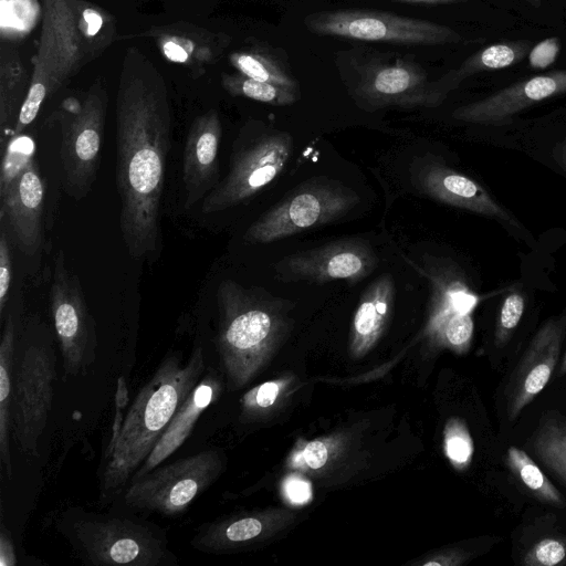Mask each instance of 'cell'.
<instances>
[{
	"mask_svg": "<svg viewBox=\"0 0 566 566\" xmlns=\"http://www.w3.org/2000/svg\"><path fill=\"white\" fill-rule=\"evenodd\" d=\"M524 297L520 293L509 294L502 303L495 329V345L504 346L518 325L524 313Z\"/></svg>",
	"mask_w": 566,
	"mask_h": 566,
	"instance_id": "d6a6232c",
	"label": "cell"
},
{
	"mask_svg": "<svg viewBox=\"0 0 566 566\" xmlns=\"http://www.w3.org/2000/svg\"><path fill=\"white\" fill-rule=\"evenodd\" d=\"M224 90L232 96H242L273 106L292 105L300 98V88H292L239 74L222 76Z\"/></svg>",
	"mask_w": 566,
	"mask_h": 566,
	"instance_id": "f1b7e54d",
	"label": "cell"
},
{
	"mask_svg": "<svg viewBox=\"0 0 566 566\" xmlns=\"http://www.w3.org/2000/svg\"><path fill=\"white\" fill-rule=\"evenodd\" d=\"M304 459L310 468L319 469L327 460V449L321 441L310 442L305 447Z\"/></svg>",
	"mask_w": 566,
	"mask_h": 566,
	"instance_id": "74e56055",
	"label": "cell"
},
{
	"mask_svg": "<svg viewBox=\"0 0 566 566\" xmlns=\"http://www.w3.org/2000/svg\"><path fill=\"white\" fill-rule=\"evenodd\" d=\"M220 392V381L207 373L195 386L171 418L154 449L133 474L132 480L144 476L170 457L186 441L201 413Z\"/></svg>",
	"mask_w": 566,
	"mask_h": 566,
	"instance_id": "ffe728a7",
	"label": "cell"
},
{
	"mask_svg": "<svg viewBox=\"0 0 566 566\" xmlns=\"http://www.w3.org/2000/svg\"><path fill=\"white\" fill-rule=\"evenodd\" d=\"M279 394V386L275 382H265L261 385L255 395L256 405L266 408L273 405Z\"/></svg>",
	"mask_w": 566,
	"mask_h": 566,
	"instance_id": "f35d334b",
	"label": "cell"
},
{
	"mask_svg": "<svg viewBox=\"0 0 566 566\" xmlns=\"http://www.w3.org/2000/svg\"><path fill=\"white\" fill-rule=\"evenodd\" d=\"M107 95L95 83L66 123L61 144L63 186L76 200L92 189L99 167Z\"/></svg>",
	"mask_w": 566,
	"mask_h": 566,
	"instance_id": "4fadbf2b",
	"label": "cell"
},
{
	"mask_svg": "<svg viewBox=\"0 0 566 566\" xmlns=\"http://www.w3.org/2000/svg\"><path fill=\"white\" fill-rule=\"evenodd\" d=\"M304 25L317 35L397 45H443L462 41V35L448 25L367 9L311 13L305 17Z\"/></svg>",
	"mask_w": 566,
	"mask_h": 566,
	"instance_id": "8992f818",
	"label": "cell"
},
{
	"mask_svg": "<svg viewBox=\"0 0 566 566\" xmlns=\"http://www.w3.org/2000/svg\"><path fill=\"white\" fill-rule=\"evenodd\" d=\"M17 564L13 546L9 533L2 527L0 536V565L13 566Z\"/></svg>",
	"mask_w": 566,
	"mask_h": 566,
	"instance_id": "ab89813d",
	"label": "cell"
},
{
	"mask_svg": "<svg viewBox=\"0 0 566 566\" xmlns=\"http://www.w3.org/2000/svg\"><path fill=\"white\" fill-rule=\"evenodd\" d=\"M273 298L263 289L223 280L217 290L218 347L232 378L243 377L244 359L263 346L275 328Z\"/></svg>",
	"mask_w": 566,
	"mask_h": 566,
	"instance_id": "ba28073f",
	"label": "cell"
},
{
	"mask_svg": "<svg viewBox=\"0 0 566 566\" xmlns=\"http://www.w3.org/2000/svg\"><path fill=\"white\" fill-rule=\"evenodd\" d=\"M446 452L449 459L460 468L471 461L473 443L464 424L458 420L452 421L446 436Z\"/></svg>",
	"mask_w": 566,
	"mask_h": 566,
	"instance_id": "836d02e7",
	"label": "cell"
},
{
	"mask_svg": "<svg viewBox=\"0 0 566 566\" xmlns=\"http://www.w3.org/2000/svg\"><path fill=\"white\" fill-rule=\"evenodd\" d=\"M527 41L502 42L489 45L469 56L458 69L441 76L450 91L468 76L481 72L495 71L518 63L530 52Z\"/></svg>",
	"mask_w": 566,
	"mask_h": 566,
	"instance_id": "d4e9b609",
	"label": "cell"
},
{
	"mask_svg": "<svg viewBox=\"0 0 566 566\" xmlns=\"http://www.w3.org/2000/svg\"><path fill=\"white\" fill-rule=\"evenodd\" d=\"M525 566H556L566 563V541L545 537L535 543L524 555Z\"/></svg>",
	"mask_w": 566,
	"mask_h": 566,
	"instance_id": "1f68e13d",
	"label": "cell"
},
{
	"mask_svg": "<svg viewBox=\"0 0 566 566\" xmlns=\"http://www.w3.org/2000/svg\"><path fill=\"white\" fill-rule=\"evenodd\" d=\"M229 60L232 66L245 76L281 86L300 88L287 62L275 49L265 43L253 42L244 49L232 52Z\"/></svg>",
	"mask_w": 566,
	"mask_h": 566,
	"instance_id": "7402d4cb",
	"label": "cell"
},
{
	"mask_svg": "<svg viewBox=\"0 0 566 566\" xmlns=\"http://www.w3.org/2000/svg\"><path fill=\"white\" fill-rule=\"evenodd\" d=\"M73 538L87 563L97 566H157L171 556L153 530L122 518L78 521Z\"/></svg>",
	"mask_w": 566,
	"mask_h": 566,
	"instance_id": "8fae6325",
	"label": "cell"
},
{
	"mask_svg": "<svg viewBox=\"0 0 566 566\" xmlns=\"http://www.w3.org/2000/svg\"><path fill=\"white\" fill-rule=\"evenodd\" d=\"M83 39L93 56H97L113 40L115 23L104 10L84 0H72Z\"/></svg>",
	"mask_w": 566,
	"mask_h": 566,
	"instance_id": "f546056e",
	"label": "cell"
},
{
	"mask_svg": "<svg viewBox=\"0 0 566 566\" xmlns=\"http://www.w3.org/2000/svg\"><path fill=\"white\" fill-rule=\"evenodd\" d=\"M156 39L163 55L175 63L189 66L213 63L230 39L195 27L169 25L147 32Z\"/></svg>",
	"mask_w": 566,
	"mask_h": 566,
	"instance_id": "44dd1931",
	"label": "cell"
},
{
	"mask_svg": "<svg viewBox=\"0 0 566 566\" xmlns=\"http://www.w3.org/2000/svg\"><path fill=\"white\" fill-rule=\"evenodd\" d=\"M43 23L25 99L13 135L23 134L36 118L45 99L64 86L80 69L94 59L86 45L72 0H42Z\"/></svg>",
	"mask_w": 566,
	"mask_h": 566,
	"instance_id": "277c9868",
	"label": "cell"
},
{
	"mask_svg": "<svg viewBox=\"0 0 566 566\" xmlns=\"http://www.w3.org/2000/svg\"><path fill=\"white\" fill-rule=\"evenodd\" d=\"M222 125L216 109L196 117L187 134L182 156L185 209H190L217 185Z\"/></svg>",
	"mask_w": 566,
	"mask_h": 566,
	"instance_id": "ac0fdd59",
	"label": "cell"
},
{
	"mask_svg": "<svg viewBox=\"0 0 566 566\" xmlns=\"http://www.w3.org/2000/svg\"><path fill=\"white\" fill-rule=\"evenodd\" d=\"M342 74L350 95L366 109L436 107L451 92L411 57L370 49L349 51Z\"/></svg>",
	"mask_w": 566,
	"mask_h": 566,
	"instance_id": "3957f363",
	"label": "cell"
},
{
	"mask_svg": "<svg viewBox=\"0 0 566 566\" xmlns=\"http://www.w3.org/2000/svg\"><path fill=\"white\" fill-rule=\"evenodd\" d=\"M359 202L343 182L325 176L310 178L263 212L245 231L251 244L270 243L339 220Z\"/></svg>",
	"mask_w": 566,
	"mask_h": 566,
	"instance_id": "5b68a950",
	"label": "cell"
},
{
	"mask_svg": "<svg viewBox=\"0 0 566 566\" xmlns=\"http://www.w3.org/2000/svg\"><path fill=\"white\" fill-rule=\"evenodd\" d=\"M559 48L560 42L556 36L541 41L528 52L530 65L539 70L548 67L558 56Z\"/></svg>",
	"mask_w": 566,
	"mask_h": 566,
	"instance_id": "d590c367",
	"label": "cell"
},
{
	"mask_svg": "<svg viewBox=\"0 0 566 566\" xmlns=\"http://www.w3.org/2000/svg\"><path fill=\"white\" fill-rule=\"evenodd\" d=\"M566 318L547 321L534 335L506 387L510 420H515L548 384L560 356Z\"/></svg>",
	"mask_w": 566,
	"mask_h": 566,
	"instance_id": "2e32d148",
	"label": "cell"
},
{
	"mask_svg": "<svg viewBox=\"0 0 566 566\" xmlns=\"http://www.w3.org/2000/svg\"><path fill=\"white\" fill-rule=\"evenodd\" d=\"M395 281L385 273L364 291L354 316L353 327L359 338H373L382 328L395 301Z\"/></svg>",
	"mask_w": 566,
	"mask_h": 566,
	"instance_id": "cb8c5ba5",
	"label": "cell"
},
{
	"mask_svg": "<svg viewBox=\"0 0 566 566\" xmlns=\"http://www.w3.org/2000/svg\"><path fill=\"white\" fill-rule=\"evenodd\" d=\"M526 446L552 474L566 484V417L544 418Z\"/></svg>",
	"mask_w": 566,
	"mask_h": 566,
	"instance_id": "484cf974",
	"label": "cell"
},
{
	"mask_svg": "<svg viewBox=\"0 0 566 566\" xmlns=\"http://www.w3.org/2000/svg\"><path fill=\"white\" fill-rule=\"evenodd\" d=\"M44 199L45 185L35 158L0 195L2 220H7L15 243L27 255L35 254L41 245Z\"/></svg>",
	"mask_w": 566,
	"mask_h": 566,
	"instance_id": "d6986e66",
	"label": "cell"
},
{
	"mask_svg": "<svg viewBox=\"0 0 566 566\" xmlns=\"http://www.w3.org/2000/svg\"><path fill=\"white\" fill-rule=\"evenodd\" d=\"M220 469L217 451L202 450L129 481L124 502L146 512L178 515L208 489Z\"/></svg>",
	"mask_w": 566,
	"mask_h": 566,
	"instance_id": "9c48e42d",
	"label": "cell"
},
{
	"mask_svg": "<svg viewBox=\"0 0 566 566\" xmlns=\"http://www.w3.org/2000/svg\"><path fill=\"white\" fill-rule=\"evenodd\" d=\"M12 279V258L9 239L1 230L0 234V315H3Z\"/></svg>",
	"mask_w": 566,
	"mask_h": 566,
	"instance_id": "e575fe53",
	"label": "cell"
},
{
	"mask_svg": "<svg viewBox=\"0 0 566 566\" xmlns=\"http://www.w3.org/2000/svg\"><path fill=\"white\" fill-rule=\"evenodd\" d=\"M115 113V182L123 242L130 258L153 260L161 248L171 113L161 74L136 48H128L123 60Z\"/></svg>",
	"mask_w": 566,
	"mask_h": 566,
	"instance_id": "6da1fadb",
	"label": "cell"
},
{
	"mask_svg": "<svg viewBox=\"0 0 566 566\" xmlns=\"http://www.w3.org/2000/svg\"><path fill=\"white\" fill-rule=\"evenodd\" d=\"M292 149L293 139L286 132L240 136L228 174L202 200V213L227 210L260 192L282 174Z\"/></svg>",
	"mask_w": 566,
	"mask_h": 566,
	"instance_id": "52a82bcc",
	"label": "cell"
},
{
	"mask_svg": "<svg viewBox=\"0 0 566 566\" xmlns=\"http://www.w3.org/2000/svg\"><path fill=\"white\" fill-rule=\"evenodd\" d=\"M14 354V326L8 317L0 343V455L9 479L12 476L9 450L10 405L12 396V367Z\"/></svg>",
	"mask_w": 566,
	"mask_h": 566,
	"instance_id": "4316f807",
	"label": "cell"
},
{
	"mask_svg": "<svg viewBox=\"0 0 566 566\" xmlns=\"http://www.w3.org/2000/svg\"><path fill=\"white\" fill-rule=\"evenodd\" d=\"M533 7L539 8L542 0H527Z\"/></svg>",
	"mask_w": 566,
	"mask_h": 566,
	"instance_id": "7bdbcfd3",
	"label": "cell"
},
{
	"mask_svg": "<svg viewBox=\"0 0 566 566\" xmlns=\"http://www.w3.org/2000/svg\"><path fill=\"white\" fill-rule=\"evenodd\" d=\"M505 461L511 472L537 500L557 507L566 505L558 489L524 450L510 447Z\"/></svg>",
	"mask_w": 566,
	"mask_h": 566,
	"instance_id": "83f0119b",
	"label": "cell"
},
{
	"mask_svg": "<svg viewBox=\"0 0 566 566\" xmlns=\"http://www.w3.org/2000/svg\"><path fill=\"white\" fill-rule=\"evenodd\" d=\"M566 374V353L564 354V357H563V360L560 363V367H559V375H565Z\"/></svg>",
	"mask_w": 566,
	"mask_h": 566,
	"instance_id": "b9f144b4",
	"label": "cell"
},
{
	"mask_svg": "<svg viewBox=\"0 0 566 566\" xmlns=\"http://www.w3.org/2000/svg\"><path fill=\"white\" fill-rule=\"evenodd\" d=\"M395 2L402 3H423V4H452V3H461L467 0H392Z\"/></svg>",
	"mask_w": 566,
	"mask_h": 566,
	"instance_id": "60d3db41",
	"label": "cell"
},
{
	"mask_svg": "<svg viewBox=\"0 0 566 566\" xmlns=\"http://www.w3.org/2000/svg\"><path fill=\"white\" fill-rule=\"evenodd\" d=\"M566 93V70H554L506 86L480 101L453 111L452 117L467 123L504 125L512 117L544 99Z\"/></svg>",
	"mask_w": 566,
	"mask_h": 566,
	"instance_id": "e0dca14e",
	"label": "cell"
},
{
	"mask_svg": "<svg viewBox=\"0 0 566 566\" xmlns=\"http://www.w3.org/2000/svg\"><path fill=\"white\" fill-rule=\"evenodd\" d=\"M377 264L378 258L369 242L345 238L282 258L274 264V276L285 283L323 284L344 280L353 285L369 276Z\"/></svg>",
	"mask_w": 566,
	"mask_h": 566,
	"instance_id": "5bb4252c",
	"label": "cell"
},
{
	"mask_svg": "<svg viewBox=\"0 0 566 566\" xmlns=\"http://www.w3.org/2000/svg\"><path fill=\"white\" fill-rule=\"evenodd\" d=\"M50 308L64 369L70 375H78L95 358L96 332L80 280L67 269L63 250H59L54 259Z\"/></svg>",
	"mask_w": 566,
	"mask_h": 566,
	"instance_id": "7c38bea8",
	"label": "cell"
},
{
	"mask_svg": "<svg viewBox=\"0 0 566 566\" xmlns=\"http://www.w3.org/2000/svg\"><path fill=\"white\" fill-rule=\"evenodd\" d=\"M412 180L419 191L439 202L517 226L515 219L480 184L436 156L426 155L413 163Z\"/></svg>",
	"mask_w": 566,
	"mask_h": 566,
	"instance_id": "9a60e30c",
	"label": "cell"
},
{
	"mask_svg": "<svg viewBox=\"0 0 566 566\" xmlns=\"http://www.w3.org/2000/svg\"><path fill=\"white\" fill-rule=\"evenodd\" d=\"M55 355L44 345L29 346L14 376L10 405V430L19 449L38 455L54 396Z\"/></svg>",
	"mask_w": 566,
	"mask_h": 566,
	"instance_id": "30bf717a",
	"label": "cell"
},
{
	"mask_svg": "<svg viewBox=\"0 0 566 566\" xmlns=\"http://www.w3.org/2000/svg\"><path fill=\"white\" fill-rule=\"evenodd\" d=\"M30 81L18 51L3 44L0 57V128L3 132H12Z\"/></svg>",
	"mask_w": 566,
	"mask_h": 566,
	"instance_id": "603a6c76",
	"label": "cell"
},
{
	"mask_svg": "<svg viewBox=\"0 0 566 566\" xmlns=\"http://www.w3.org/2000/svg\"><path fill=\"white\" fill-rule=\"evenodd\" d=\"M205 370L201 346L193 348L186 365L181 354L165 357L140 388L120 430L109 440L101 481V497L108 501L129 483L166 430L171 418L199 382Z\"/></svg>",
	"mask_w": 566,
	"mask_h": 566,
	"instance_id": "7a4b0ae2",
	"label": "cell"
},
{
	"mask_svg": "<svg viewBox=\"0 0 566 566\" xmlns=\"http://www.w3.org/2000/svg\"><path fill=\"white\" fill-rule=\"evenodd\" d=\"M285 490L289 499L294 503L306 502L311 496L308 482L298 478L289 479L285 483Z\"/></svg>",
	"mask_w": 566,
	"mask_h": 566,
	"instance_id": "8d00e7d4",
	"label": "cell"
},
{
	"mask_svg": "<svg viewBox=\"0 0 566 566\" xmlns=\"http://www.w3.org/2000/svg\"><path fill=\"white\" fill-rule=\"evenodd\" d=\"M35 147L32 139L23 134L13 135L8 140L1 165L0 195L34 159Z\"/></svg>",
	"mask_w": 566,
	"mask_h": 566,
	"instance_id": "4dcf8cb0",
	"label": "cell"
}]
</instances>
